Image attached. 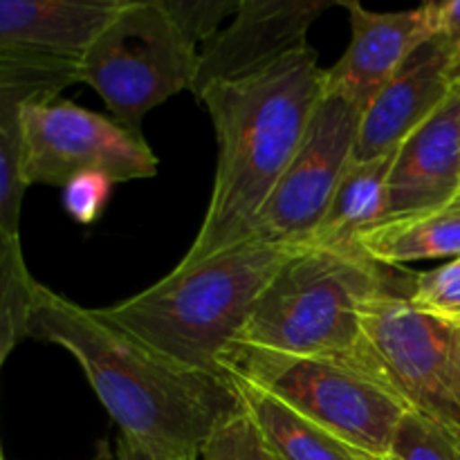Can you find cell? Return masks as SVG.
I'll return each instance as SVG.
<instances>
[{
    "mask_svg": "<svg viewBox=\"0 0 460 460\" xmlns=\"http://www.w3.org/2000/svg\"><path fill=\"white\" fill-rule=\"evenodd\" d=\"M323 67L308 43L245 79L198 97L214 124L218 157L200 229L180 263L254 238L256 220L290 166L323 94Z\"/></svg>",
    "mask_w": 460,
    "mask_h": 460,
    "instance_id": "obj_2",
    "label": "cell"
},
{
    "mask_svg": "<svg viewBox=\"0 0 460 460\" xmlns=\"http://www.w3.org/2000/svg\"><path fill=\"white\" fill-rule=\"evenodd\" d=\"M386 460H460V434L422 413L407 411L395 427Z\"/></svg>",
    "mask_w": 460,
    "mask_h": 460,
    "instance_id": "obj_20",
    "label": "cell"
},
{
    "mask_svg": "<svg viewBox=\"0 0 460 460\" xmlns=\"http://www.w3.org/2000/svg\"><path fill=\"white\" fill-rule=\"evenodd\" d=\"M124 0H0V103L22 111L79 84V66Z\"/></svg>",
    "mask_w": 460,
    "mask_h": 460,
    "instance_id": "obj_8",
    "label": "cell"
},
{
    "mask_svg": "<svg viewBox=\"0 0 460 460\" xmlns=\"http://www.w3.org/2000/svg\"><path fill=\"white\" fill-rule=\"evenodd\" d=\"M21 157L27 187L63 189L84 173L112 182L148 180L160 166L139 130L61 97L22 108Z\"/></svg>",
    "mask_w": 460,
    "mask_h": 460,
    "instance_id": "obj_9",
    "label": "cell"
},
{
    "mask_svg": "<svg viewBox=\"0 0 460 460\" xmlns=\"http://www.w3.org/2000/svg\"><path fill=\"white\" fill-rule=\"evenodd\" d=\"M456 331H458V341H460V328H456Z\"/></svg>",
    "mask_w": 460,
    "mask_h": 460,
    "instance_id": "obj_30",
    "label": "cell"
},
{
    "mask_svg": "<svg viewBox=\"0 0 460 460\" xmlns=\"http://www.w3.org/2000/svg\"><path fill=\"white\" fill-rule=\"evenodd\" d=\"M295 252L299 250L247 238L202 261L178 263L157 283L99 313L171 362L227 377L220 367L225 353Z\"/></svg>",
    "mask_w": 460,
    "mask_h": 460,
    "instance_id": "obj_3",
    "label": "cell"
},
{
    "mask_svg": "<svg viewBox=\"0 0 460 460\" xmlns=\"http://www.w3.org/2000/svg\"><path fill=\"white\" fill-rule=\"evenodd\" d=\"M452 54L431 36L362 111L353 160L391 155L449 97Z\"/></svg>",
    "mask_w": 460,
    "mask_h": 460,
    "instance_id": "obj_13",
    "label": "cell"
},
{
    "mask_svg": "<svg viewBox=\"0 0 460 460\" xmlns=\"http://www.w3.org/2000/svg\"><path fill=\"white\" fill-rule=\"evenodd\" d=\"M175 25L198 48L209 43L220 30L225 18H234L241 0H160Z\"/></svg>",
    "mask_w": 460,
    "mask_h": 460,
    "instance_id": "obj_22",
    "label": "cell"
},
{
    "mask_svg": "<svg viewBox=\"0 0 460 460\" xmlns=\"http://www.w3.org/2000/svg\"><path fill=\"white\" fill-rule=\"evenodd\" d=\"M409 274L394 268L367 301L359 341L344 364L385 386L409 411L460 434L458 331L409 304Z\"/></svg>",
    "mask_w": 460,
    "mask_h": 460,
    "instance_id": "obj_5",
    "label": "cell"
},
{
    "mask_svg": "<svg viewBox=\"0 0 460 460\" xmlns=\"http://www.w3.org/2000/svg\"><path fill=\"white\" fill-rule=\"evenodd\" d=\"M200 460H274L261 443L245 411L229 418L207 443Z\"/></svg>",
    "mask_w": 460,
    "mask_h": 460,
    "instance_id": "obj_23",
    "label": "cell"
},
{
    "mask_svg": "<svg viewBox=\"0 0 460 460\" xmlns=\"http://www.w3.org/2000/svg\"><path fill=\"white\" fill-rule=\"evenodd\" d=\"M0 460H4V458H3V449H0Z\"/></svg>",
    "mask_w": 460,
    "mask_h": 460,
    "instance_id": "obj_29",
    "label": "cell"
},
{
    "mask_svg": "<svg viewBox=\"0 0 460 460\" xmlns=\"http://www.w3.org/2000/svg\"><path fill=\"white\" fill-rule=\"evenodd\" d=\"M340 0H241L232 22L200 49L196 99L216 84L245 79L305 45L313 22Z\"/></svg>",
    "mask_w": 460,
    "mask_h": 460,
    "instance_id": "obj_11",
    "label": "cell"
},
{
    "mask_svg": "<svg viewBox=\"0 0 460 460\" xmlns=\"http://www.w3.org/2000/svg\"><path fill=\"white\" fill-rule=\"evenodd\" d=\"M30 337L67 350L119 434L157 452L200 460L216 431L243 411L229 377L180 367L108 322L99 308L75 304L40 283Z\"/></svg>",
    "mask_w": 460,
    "mask_h": 460,
    "instance_id": "obj_1",
    "label": "cell"
},
{
    "mask_svg": "<svg viewBox=\"0 0 460 460\" xmlns=\"http://www.w3.org/2000/svg\"><path fill=\"white\" fill-rule=\"evenodd\" d=\"M349 12L350 43L323 72V93L340 94L364 111L407 58L431 39L427 4L404 12H373L358 0H340Z\"/></svg>",
    "mask_w": 460,
    "mask_h": 460,
    "instance_id": "obj_12",
    "label": "cell"
},
{
    "mask_svg": "<svg viewBox=\"0 0 460 460\" xmlns=\"http://www.w3.org/2000/svg\"><path fill=\"white\" fill-rule=\"evenodd\" d=\"M391 270L362 250L304 247L268 283L236 344L344 362L359 341L364 305Z\"/></svg>",
    "mask_w": 460,
    "mask_h": 460,
    "instance_id": "obj_4",
    "label": "cell"
},
{
    "mask_svg": "<svg viewBox=\"0 0 460 460\" xmlns=\"http://www.w3.org/2000/svg\"><path fill=\"white\" fill-rule=\"evenodd\" d=\"M359 460H386V458H371V456H362V454H359Z\"/></svg>",
    "mask_w": 460,
    "mask_h": 460,
    "instance_id": "obj_28",
    "label": "cell"
},
{
    "mask_svg": "<svg viewBox=\"0 0 460 460\" xmlns=\"http://www.w3.org/2000/svg\"><path fill=\"white\" fill-rule=\"evenodd\" d=\"M460 189V84L443 106L395 151L389 175V216L436 207Z\"/></svg>",
    "mask_w": 460,
    "mask_h": 460,
    "instance_id": "obj_14",
    "label": "cell"
},
{
    "mask_svg": "<svg viewBox=\"0 0 460 460\" xmlns=\"http://www.w3.org/2000/svg\"><path fill=\"white\" fill-rule=\"evenodd\" d=\"M407 299L420 313L460 328V256L427 272L409 274Z\"/></svg>",
    "mask_w": 460,
    "mask_h": 460,
    "instance_id": "obj_21",
    "label": "cell"
},
{
    "mask_svg": "<svg viewBox=\"0 0 460 460\" xmlns=\"http://www.w3.org/2000/svg\"><path fill=\"white\" fill-rule=\"evenodd\" d=\"M200 49L180 31L160 0H124L85 49L79 84H88L128 128L166 99L193 90Z\"/></svg>",
    "mask_w": 460,
    "mask_h": 460,
    "instance_id": "obj_7",
    "label": "cell"
},
{
    "mask_svg": "<svg viewBox=\"0 0 460 460\" xmlns=\"http://www.w3.org/2000/svg\"><path fill=\"white\" fill-rule=\"evenodd\" d=\"M36 281L25 263L21 236L0 234V371L18 341L30 337Z\"/></svg>",
    "mask_w": 460,
    "mask_h": 460,
    "instance_id": "obj_18",
    "label": "cell"
},
{
    "mask_svg": "<svg viewBox=\"0 0 460 460\" xmlns=\"http://www.w3.org/2000/svg\"><path fill=\"white\" fill-rule=\"evenodd\" d=\"M429 12L431 36L447 48L452 57L460 52V0L425 3Z\"/></svg>",
    "mask_w": 460,
    "mask_h": 460,
    "instance_id": "obj_25",
    "label": "cell"
},
{
    "mask_svg": "<svg viewBox=\"0 0 460 460\" xmlns=\"http://www.w3.org/2000/svg\"><path fill=\"white\" fill-rule=\"evenodd\" d=\"M452 81L460 84V52L452 58Z\"/></svg>",
    "mask_w": 460,
    "mask_h": 460,
    "instance_id": "obj_27",
    "label": "cell"
},
{
    "mask_svg": "<svg viewBox=\"0 0 460 460\" xmlns=\"http://www.w3.org/2000/svg\"><path fill=\"white\" fill-rule=\"evenodd\" d=\"M362 111L340 94L323 93L304 139L256 220L254 236L304 250L353 162Z\"/></svg>",
    "mask_w": 460,
    "mask_h": 460,
    "instance_id": "obj_10",
    "label": "cell"
},
{
    "mask_svg": "<svg viewBox=\"0 0 460 460\" xmlns=\"http://www.w3.org/2000/svg\"><path fill=\"white\" fill-rule=\"evenodd\" d=\"M243 411L274 460H359V454L259 386L229 377Z\"/></svg>",
    "mask_w": 460,
    "mask_h": 460,
    "instance_id": "obj_17",
    "label": "cell"
},
{
    "mask_svg": "<svg viewBox=\"0 0 460 460\" xmlns=\"http://www.w3.org/2000/svg\"><path fill=\"white\" fill-rule=\"evenodd\" d=\"M112 184L115 182L102 173L76 175L63 187V209L76 223L93 225L106 211Z\"/></svg>",
    "mask_w": 460,
    "mask_h": 460,
    "instance_id": "obj_24",
    "label": "cell"
},
{
    "mask_svg": "<svg viewBox=\"0 0 460 460\" xmlns=\"http://www.w3.org/2000/svg\"><path fill=\"white\" fill-rule=\"evenodd\" d=\"M394 155L395 153L376 160H353L346 166L308 247L359 250V236L389 216V175Z\"/></svg>",
    "mask_w": 460,
    "mask_h": 460,
    "instance_id": "obj_16",
    "label": "cell"
},
{
    "mask_svg": "<svg viewBox=\"0 0 460 460\" xmlns=\"http://www.w3.org/2000/svg\"><path fill=\"white\" fill-rule=\"evenodd\" d=\"M358 247L382 268L460 256V189L436 207L394 216L362 234Z\"/></svg>",
    "mask_w": 460,
    "mask_h": 460,
    "instance_id": "obj_15",
    "label": "cell"
},
{
    "mask_svg": "<svg viewBox=\"0 0 460 460\" xmlns=\"http://www.w3.org/2000/svg\"><path fill=\"white\" fill-rule=\"evenodd\" d=\"M220 367L227 377L259 386L362 456H389L395 427L409 411L385 386L340 359L234 344Z\"/></svg>",
    "mask_w": 460,
    "mask_h": 460,
    "instance_id": "obj_6",
    "label": "cell"
},
{
    "mask_svg": "<svg viewBox=\"0 0 460 460\" xmlns=\"http://www.w3.org/2000/svg\"><path fill=\"white\" fill-rule=\"evenodd\" d=\"M117 458L119 460H196V458H182V456H173V454L157 452V449L146 447V445L137 443V440L121 434L117 436Z\"/></svg>",
    "mask_w": 460,
    "mask_h": 460,
    "instance_id": "obj_26",
    "label": "cell"
},
{
    "mask_svg": "<svg viewBox=\"0 0 460 460\" xmlns=\"http://www.w3.org/2000/svg\"><path fill=\"white\" fill-rule=\"evenodd\" d=\"M21 112L0 103V234L18 236L27 182L22 178Z\"/></svg>",
    "mask_w": 460,
    "mask_h": 460,
    "instance_id": "obj_19",
    "label": "cell"
}]
</instances>
